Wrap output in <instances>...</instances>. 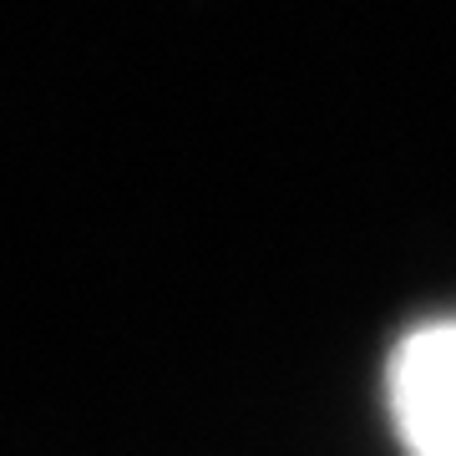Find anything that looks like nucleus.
Instances as JSON below:
<instances>
[{"instance_id": "obj_1", "label": "nucleus", "mask_w": 456, "mask_h": 456, "mask_svg": "<svg viewBox=\"0 0 456 456\" xmlns=\"http://www.w3.org/2000/svg\"><path fill=\"white\" fill-rule=\"evenodd\" d=\"M386 401L411 456H456V314L401 335L386 365Z\"/></svg>"}]
</instances>
